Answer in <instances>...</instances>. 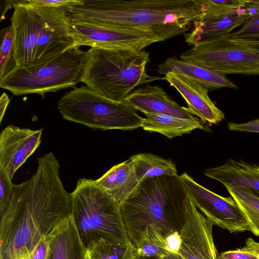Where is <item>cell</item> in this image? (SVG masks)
<instances>
[{"mask_svg": "<svg viewBox=\"0 0 259 259\" xmlns=\"http://www.w3.org/2000/svg\"><path fill=\"white\" fill-rule=\"evenodd\" d=\"M135 110L142 113L166 114L188 119L197 118L187 107L180 106L158 85L149 84L135 90L123 100Z\"/></svg>", "mask_w": 259, "mask_h": 259, "instance_id": "cell-15", "label": "cell"}, {"mask_svg": "<svg viewBox=\"0 0 259 259\" xmlns=\"http://www.w3.org/2000/svg\"><path fill=\"white\" fill-rule=\"evenodd\" d=\"M135 259H159L157 257H146V256H142L140 255H137Z\"/></svg>", "mask_w": 259, "mask_h": 259, "instance_id": "cell-38", "label": "cell"}, {"mask_svg": "<svg viewBox=\"0 0 259 259\" xmlns=\"http://www.w3.org/2000/svg\"><path fill=\"white\" fill-rule=\"evenodd\" d=\"M10 100L6 93H3L0 97V122H2Z\"/></svg>", "mask_w": 259, "mask_h": 259, "instance_id": "cell-35", "label": "cell"}, {"mask_svg": "<svg viewBox=\"0 0 259 259\" xmlns=\"http://www.w3.org/2000/svg\"><path fill=\"white\" fill-rule=\"evenodd\" d=\"M189 194L180 176L163 175L141 182L134 194L120 203L129 239L134 246L144 230L153 225L165 236L184 225Z\"/></svg>", "mask_w": 259, "mask_h": 259, "instance_id": "cell-3", "label": "cell"}, {"mask_svg": "<svg viewBox=\"0 0 259 259\" xmlns=\"http://www.w3.org/2000/svg\"><path fill=\"white\" fill-rule=\"evenodd\" d=\"M34 4L47 7L64 8L77 3L79 0H30Z\"/></svg>", "mask_w": 259, "mask_h": 259, "instance_id": "cell-33", "label": "cell"}, {"mask_svg": "<svg viewBox=\"0 0 259 259\" xmlns=\"http://www.w3.org/2000/svg\"><path fill=\"white\" fill-rule=\"evenodd\" d=\"M159 259H183L180 255L167 252Z\"/></svg>", "mask_w": 259, "mask_h": 259, "instance_id": "cell-37", "label": "cell"}, {"mask_svg": "<svg viewBox=\"0 0 259 259\" xmlns=\"http://www.w3.org/2000/svg\"><path fill=\"white\" fill-rule=\"evenodd\" d=\"M48 259H86L83 245L71 215L47 235Z\"/></svg>", "mask_w": 259, "mask_h": 259, "instance_id": "cell-17", "label": "cell"}, {"mask_svg": "<svg viewBox=\"0 0 259 259\" xmlns=\"http://www.w3.org/2000/svg\"><path fill=\"white\" fill-rule=\"evenodd\" d=\"M57 107L64 119L93 130H132L142 127L144 120L125 101L109 99L87 85L66 92Z\"/></svg>", "mask_w": 259, "mask_h": 259, "instance_id": "cell-8", "label": "cell"}, {"mask_svg": "<svg viewBox=\"0 0 259 259\" xmlns=\"http://www.w3.org/2000/svg\"><path fill=\"white\" fill-rule=\"evenodd\" d=\"M228 128L232 131L259 133V123L255 120L244 123L229 122Z\"/></svg>", "mask_w": 259, "mask_h": 259, "instance_id": "cell-32", "label": "cell"}, {"mask_svg": "<svg viewBox=\"0 0 259 259\" xmlns=\"http://www.w3.org/2000/svg\"><path fill=\"white\" fill-rule=\"evenodd\" d=\"M37 164L31 178L15 185L11 200L1 214V258L24 259L71 214L72 194L63 187L54 153L38 158Z\"/></svg>", "mask_w": 259, "mask_h": 259, "instance_id": "cell-1", "label": "cell"}, {"mask_svg": "<svg viewBox=\"0 0 259 259\" xmlns=\"http://www.w3.org/2000/svg\"><path fill=\"white\" fill-rule=\"evenodd\" d=\"M0 79L17 66L15 59V31L11 24L1 31Z\"/></svg>", "mask_w": 259, "mask_h": 259, "instance_id": "cell-27", "label": "cell"}, {"mask_svg": "<svg viewBox=\"0 0 259 259\" xmlns=\"http://www.w3.org/2000/svg\"><path fill=\"white\" fill-rule=\"evenodd\" d=\"M138 255L132 244L113 243L100 239L86 248V259H135Z\"/></svg>", "mask_w": 259, "mask_h": 259, "instance_id": "cell-23", "label": "cell"}, {"mask_svg": "<svg viewBox=\"0 0 259 259\" xmlns=\"http://www.w3.org/2000/svg\"><path fill=\"white\" fill-rule=\"evenodd\" d=\"M143 113L146 116L142 125L144 130L161 134L170 139L189 134L195 129L204 130L198 118L188 119L166 114Z\"/></svg>", "mask_w": 259, "mask_h": 259, "instance_id": "cell-21", "label": "cell"}, {"mask_svg": "<svg viewBox=\"0 0 259 259\" xmlns=\"http://www.w3.org/2000/svg\"><path fill=\"white\" fill-rule=\"evenodd\" d=\"M14 186L12 181L0 172V211L3 214L8 207L13 197Z\"/></svg>", "mask_w": 259, "mask_h": 259, "instance_id": "cell-29", "label": "cell"}, {"mask_svg": "<svg viewBox=\"0 0 259 259\" xmlns=\"http://www.w3.org/2000/svg\"><path fill=\"white\" fill-rule=\"evenodd\" d=\"M251 16L245 8L236 13L218 19L193 22L192 28L184 34L185 41L193 46L227 35L240 27Z\"/></svg>", "mask_w": 259, "mask_h": 259, "instance_id": "cell-19", "label": "cell"}, {"mask_svg": "<svg viewBox=\"0 0 259 259\" xmlns=\"http://www.w3.org/2000/svg\"><path fill=\"white\" fill-rule=\"evenodd\" d=\"M165 237L154 226L147 227L134 245L138 255L161 258L168 252L166 249Z\"/></svg>", "mask_w": 259, "mask_h": 259, "instance_id": "cell-24", "label": "cell"}, {"mask_svg": "<svg viewBox=\"0 0 259 259\" xmlns=\"http://www.w3.org/2000/svg\"><path fill=\"white\" fill-rule=\"evenodd\" d=\"M163 79L174 87L186 101L187 110L202 120L218 124L225 119L224 112L209 98L208 89L185 76L167 72Z\"/></svg>", "mask_w": 259, "mask_h": 259, "instance_id": "cell-14", "label": "cell"}, {"mask_svg": "<svg viewBox=\"0 0 259 259\" xmlns=\"http://www.w3.org/2000/svg\"><path fill=\"white\" fill-rule=\"evenodd\" d=\"M245 8L251 16L242 26L230 35L236 38H259V1H247Z\"/></svg>", "mask_w": 259, "mask_h": 259, "instance_id": "cell-28", "label": "cell"}, {"mask_svg": "<svg viewBox=\"0 0 259 259\" xmlns=\"http://www.w3.org/2000/svg\"><path fill=\"white\" fill-rule=\"evenodd\" d=\"M180 57L225 75H259V38H236L229 34L193 46Z\"/></svg>", "mask_w": 259, "mask_h": 259, "instance_id": "cell-9", "label": "cell"}, {"mask_svg": "<svg viewBox=\"0 0 259 259\" xmlns=\"http://www.w3.org/2000/svg\"><path fill=\"white\" fill-rule=\"evenodd\" d=\"M226 188L245 215L250 231L259 237V199L240 189Z\"/></svg>", "mask_w": 259, "mask_h": 259, "instance_id": "cell-26", "label": "cell"}, {"mask_svg": "<svg viewBox=\"0 0 259 259\" xmlns=\"http://www.w3.org/2000/svg\"><path fill=\"white\" fill-rule=\"evenodd\" d=\"M219 256L224 259H259L257 255L245 247L222 252Z\"/></svg>", "mask_w": 259, "mask_h": 259, "instance_id": "cell-30", "label": "cell"}, {"mask_svg": "<svg viewBox=\"0 0 259 259\" xmlns=\"http://www.w3.org/2000/svg\"><path fill=\"white\" fill-rule=\"evenodd\" d=\"M42 132V128L5 127L0 135V172L12 181L17 169L39 146Z\"/></svg>", "mask_w": 259, "mask_h": 259, "instance_id": "cell-13", "label": "cell"}, {"mask_svg": "<svg viewBox=\"0 0 259 259\" xmlns=\"http://www.w3.org/2000/svg\"><path fill=\"white\" fill-rule=\"evenodd\" d=\"M1 259H6V258H1Z\"/></svg>", "mask_w": 259, "mask_h": 259, "instance_id": "cell-42", "label": "cell"}, {"mask_svg": "<svg viewBox=\"0 0 259 259\" xmlns=\"http://www.w3.org/2000/svg\"><path fill=\"white\" fill-rule=\"evenodd\" d=\"M244 247L259 257V242L255 241L252 238H248L245 241Z\"/></svg>", "mask_w": 259, "mask_h": 259, "instance_id": "cell-36", "label": "cell"}, {"mask_svg": "<svg viewBox=\"0 0 259 259\" xmlns=\"http://www.w3.org/2000/svg\"><path fill=\"white\" fill-rule=\"evenodd\" d=\"M30 254L33 259H48V246L46 237L41 239Z\"/></svg>", "mask_w": 259, "mask_h": 259, "instance_id": "cell-34", "label": "cell"}, {"mask_svg": "<svg viewBox=\"0 0 259 259\" xmlns=\"http://www.w3.org/2000/svg\"><path fill=\"white\" fill-rule=\"evenodd\" d=\"M88 58V51L74 46L44 64L16 66L0 79V87L14 95L36 94L44 98L46 93L74 87L81 82Z\"/></svg>", "mask_w": 259, "mask_h": 259, "instance_id": "cell-7", "label": "cell"}, {"mask_svg": "<svg viewBox=\"0 0 259 259\" xmlns=\"http://www.w3.org/2000/svg\"><path fill=\"white\" fill-rule=\"evenodd\" d=\"M74 45L80 47L142 50L163 40L157 36L139 30L108 28L72 22Z\"/></svg>", "mask_w": 259, "mask_h": 259, "instance_id": "cell-11", "label": "cell"}, {"mask_svg": "<svg viewBox=\"0 0 259 259\" xmlns=\"http://www.w3.org/2000/svg\"><path fill=\"white\" fill-rule=\"evenodd\" d=\"M201 15L198 19L212 20L234 14L245 8V0H196Z\"/></svg>", "mask_w": 259, "mask_h": 259, "instance_id": "cell-25", "label": "cell"}, {"mask_svg": "<svg viewBox=\"0 0 259 259\" xmlns=\"http://www.w3.org/2000/svg\"><path fill=\"white\" fill-rule=\"evenodd\" d=\"M95 181L101 188L119 203L131 197L140 184L134 165L130 159L113 166Z\"/></svg>", "mask_w": 259, "mask_h": 259, "instance_id": "cell-20", "label": "cell"}, {"mask_svg": "<svg viewBox=\"0 0 259 259\" xmlns=\"http://www.w3.org/2000/svg\"><path fill=\"white\" fill-rule=\"evenodd\" d=\"M208 178L229 187L240 189L259 199V165L229 159L224 164L204 170Z\"/></svg>", "mask_w": 259, "mask_h": 259, "instance_id": "cell-16", "label": "cell"}, {"mask_svg": "<svg viewBox=\"0 0 259 259\" xmlns=\"http://www.w3.org/2000/svg\"><path fill=\"white\" fill-rule=\"evenodd\" d=\"M169 72L187 77L208 90L238 89L225 75L199 64L176 58H169L158 65L159 74L165 75Z\"/></svg>", "mask_w": 259, "mask_h": 259, "instance_id": "cell-18", "label": "cell"}, {"mask_svg": "<svg viewBox=\"0 0 259 259\" xmlns=\"http://www.w3.org/2000/svg\"><path fill=\"white\" fill-rule=\"evenodd\" d=\"M217 259H224V258H222V257H221L219 256V257H218V258H217Z\"/></svg>", "mask_w": 259, "mask_h": 259, "instance_id": "cell-41", "label": "cell"}, {"mask_svg": "<svg viewBox=\"0 0 259 259\" xmlns=\"http://www.w3.org/2000/svg\"><path fill=\"white\" fill-rule=\"evenodd\" d=\"M255 121L259 123V118L257 119H255Z\"/></svg>", "mask_w": 259, "mask_h": 259, "instance_id": "cell-40", "label": "cell"}, {"mask_svg": "<svg viewBox=\"0 0 259 259\" xmlns=\"http://www.w3.org/2000/svg\"><path fill=\"white\" fill-rule=\"evenodd\" d=\"M24 259H33V258L32 257L31 254H30L27 257H26Z\"/></svg>", "mask_w": 259, "mask_h": 259, "instance_id": "cell-39", "label": "cell"}, {"mask_svg": "<svg viewBox=\"0 0 259 259\" xmlns=\"http://www.w3.org/2000/svg\"><path fill=\"white\" fill-rule=\"evenodd\" d=\"M10 18L15 31L17 66L44 64L74 46L72 21L66 7L37 6L15 1Z\"/></svg>", "mask_w": 259, "mask_h": 259, "instance_id": "cell-4", "label": "cell"}, {"mask_svg": "<svg viewBox=\"0 0 259 259\" xmlns=\"http://www.w3.org/2000/svg\"><path fill=\"white\" fill-rule=\"evenodd\" d=\"M181 243L180 232H174L165 237L166 249L168 252L179 255Z\"/></svg>", "mask_w": 259, "mask_h": 259, "instance_id": "cell-31", "label": "cell"}, {"mask_svg": "<svg viewBox=\"0 0 259 259\" xmlns=\"http://www.w3.org/2000/svg\"><path fill=\"white\" fill-rule=\"evenodd\" d=\"M138 180L140 183L147 179L163 175H178L175 164L167 159L151 153H140L132 156Z\"/></svg>", "mask_w": 259, "mask_h": 259, "instance_id": "cell-22", "label": "cell"}, {"mask_svg": "<svg viewBox=\"0 0 259 259\" xmlns=\"http://www.w3.org/2000/svg\"><path fill=\"white\" fill-rule=\"evenodd\" d=\"M214 224L200 213L189 195L184 225L180 231L183 259H217L212 236Z\"/></svg>", "mask_w": 259, "mask_h": 259, "instance_id": "cell-12", "label": "cell"}, {"mask_svg": "<svg viewBox=\"0 0 259 259\" xmlns=\"http://www.w3.org/2000/svg\"><path fill=\"white\" fill-rule=\"evenodd\" d=\"M72 22L153 34L163 41L185 34L201 15L196 0H79Z\"/></svg>", "mask_w": 259, "mask_h": 259, "instance_id": "cell-2", "label": "cell"}, {"mask_svg": "<svg viewBox=\"0 0 259 259\" xmlns=\"http://www.w3.org/2000/svg\"><path fill=\"white\" fill-rule=\"evenodd\" d=\"M194 205L214 225L230 233L249 231L248 222L230 195H219L197 183L186 172L180 176Z\"/></svg>", "mask_w": 259, "mask_h": 259, "instance_id": "cell-10", "label": "cell"}, {"mask_svg": "<svg viewBox=\"0 0 259 259\" xmlns=\"http://www.w3.org/2000/svg\"><path fill=\"white\" fill-rule=\"evenodd\" d=\"M81 82L103 96L120 102L140 85L160 78L146 72L150 53L145 50L92 48Z\"/></svg>", "mask_w": 259, "mask_h": 259, "instance_id": "cell-5", "label": "cell"}, {"mask_svg": "<svg viewBox=\"0 0 259 259\" xmlns=\"http://www.w3.org/2000/svg\"><path fill=\"white\" fill-rule=\"evenodd\" d=\"M71 194V216L85 248L100 239L132 244L123 223L120 203L95 180L79 179Z\"/></svg>", "mask_w": 259, "mask_h": 259, "instance_id": "cell-6", "label": "cell"}]
</instances>
